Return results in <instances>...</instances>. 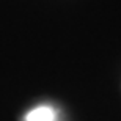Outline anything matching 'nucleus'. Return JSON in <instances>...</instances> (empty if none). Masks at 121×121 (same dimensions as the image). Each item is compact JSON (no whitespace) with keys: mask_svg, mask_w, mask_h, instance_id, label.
<instances>
[{"mask_svg":"<svg viewBox=\"0 0 121 121\" xmlns=\"http://www.w3.org/2000/svg\"><path fill=\"white\" fill-rule=\"evenodd\" d=\"M57 113L49 105H39L27 113L25 121H55Z\"/></svg>","mask_w":121,"mask_h":121,"instance_id":"obj_1","label":"nucleus"}]
</instances>
